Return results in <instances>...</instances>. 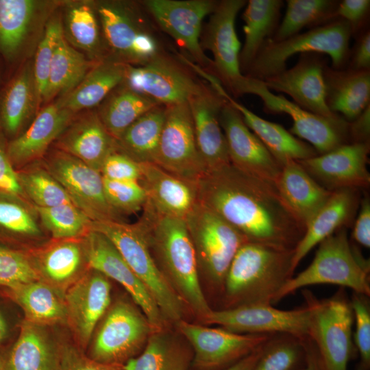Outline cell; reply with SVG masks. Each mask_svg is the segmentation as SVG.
<instances>
[{
    "mask_svg": "<svg viewBox=\"0 0 370 370\" xmlns=\"http://www.w3.org/2000/svg\"><path fill=\"white\" fill-rule=\"evenodd\" d=\"M195 186L197 202L249 242L293 250L305 233L273 184L244 173L231 164L206 172Z\"/></svg>",
    "mask_w": 370,
    "mask_h": 370,
    "instance_id": "6da1fadb",
    "label": "cell"
},
{
    "mask_svg": "<svg viewBox=\"0 0 370 370\" xmlns=\"http://www.w3.org/2000/svg\"><path fill=\"white\" fill-rule=\"evenodd\" d=\"M142 210L136 223L158 267L183 302L204 321L212 309L201 286L184 219L160 213L147 203Z\"/></svg>",
    "mask_w": 370,
    "mask_h": 370,
    "instance_id": "7a4b0ae2",
    "label": "cell"
},
{
    "mask_svg": "<svg viewBox=\"0 0 370 370\" xmlns=\"http://www.w3.org/2000/svg\"><path fill=\"white\" fill-rule=\"evenodd\" d=\"M294 249L284 250L246 242L238 250L225 277V307L271 305L293 277Z\"/></svg>",
    "mask_w": 370,
    "mask_h": 370,
    "instance_id": "3957f363",
    "label": "cell"
},
{
    "mask_svg": "<svg viewBox=\"0 0 370 370\" xmlns=\"http://www.w3.org/2000/svg\"><path fill=\"white\" fill-rule=\"evenodd\" d=\"M315 284L338 285L369 297V262L351 245L347 227L319 244L310 264L283 286L275 303L300 288Z\"/></svg>",
    "mask_w": 370,
    "mask_h": 370,
    "instance_id": "277c9868",
    "label": "cell"
},
{
    "mask_svg": "<svg viewBox=\"0 0 370 370\" xmlns=\"http://www.w3.org/2000/svg\"><path fill=\"white\" fill-rule=\"evenodd\" d=\"M352 32L348 23L341 19L310 29L284 40L269 39L262 46L245 76L264 81L286 69L288 60L295 54L315 52L328 56L332 67H346Z\"/></svg>",
    "mask_w": 370,
    "mask_h": 370,
    "instance_id": "5b68a950",
    "label": "cell"
},
{
    "mask_svg": "<svg viewBox=\"0 0 370 370\" xmlns=\"http://www.w3.org/2000/svg\"><path fill=\"white\" fill-rule=\"evenodd\" d=\"M90 229L105 235L143 282L158 305L164 320L177 322L184 313V302L158 267L145 237L135 223L92 221Z\"/></svg>",
    "mask_w": 370,
    "mask_h": 370,
    "instance_id": "8992f818",
    "label": "cell"
},
{
    "mask_svg": "<svg viewBox=\"0 0 370 370\" xmlns=\"http://www.w3.org/2000/svg\"><path fill=\"white\" fill-rule=\"evenodd\" d=\"M199 273L222 293L227 273L240 247L247 240L215 212L197 202L184 218Z\"/></svg>",
    "mask_w": 370,
    "mask_h": 370,
    "instance_id": "52a82bcc",
    "label": "cell"
},
{
    "mask_svg": "<svg viewBox=\"0 0 370 370\" xmlns=\"http://www.w3.org/2000/svg\"><path fill=\"white\" fill-rule=\"evenodd\" d=\"M311 310L310 338L314 343L323 370H347L356 348L352 337L354 321L344 288L322 300L304 294Z\"/></svg>",
    "mask_w": 370,
    "mask_h": 370,
    "instance_id": "ba28073f",
    "label": "cell"
},
{
    "mask_svg": "<svg viewBox=\"0 0 370 370\" xmlns=\"http://www.w3.org/2000/svg\"><path fill=\"white\" fill-rule=\"evenodd\" d=\"M245 94L259 97L267 113L288 114L293 120V126L288 131L308 142L318 154L325 153L349 143L348 122L344 119L332 120L310 112L283 95L273 94L262 81L245 75L237 86L234 96Z\"/></svg>",
    "mask_w": 370,
    "mask_h": 370,
    "instance_id": "9c48e42d",
    "label": "cell"
},
{
    "mask_svg": "<svg viewBox=\"0 0 370 370\" xmlns=\"http://www.w3.org/2000/svg\"><path fill=\"white\" fill-rule=\"evenodd\" d=\"M103 316L90 350L91 358L103 364L126 362L155 331L141 310L126 300L114 302Z\"/></svg>",
    "mask_w": 370,
    "mask_h": 370,
    "instance_id": "30bf717a",
    "label": "cell"
},
{
    "mask_svg": "<svg viewBox=\"0 0 370 370\" xmlns=\"http://www.w3.org/2000/svg\"><path fill=\"white\" fill-rule=\"evenodd\" d=\"M44 164L74 205L92 221H124L106 198L103 176L99 171L62 150L50 154Z\"/></svg>",
    "mask_w": 370,
    "mask_h": 370,
    "instance_id": "8fae6325",
    "label": "cell"
},
{
    "mask_svg": "<svg viewBox=\"0 0 370 370\" xmlns=\"http://www.w3.org/2000/svg\"><path fill=\"white\" fill-rule=\"evenodd\" d=\"M123 82L132 90L165 106L188 102L206 86L162 51L143 65L127 64Z\"/></svg>",
    "mask_w": 370,
    "mask_h": 370,
    "instance_id": "7c38bea8",
    "label": "cell"
},
{
    "mask_svg": "<svg viewBox=\"0 0 370 370\" xmlns=\"http://www.w3.org/2000/svg\"><path fill=\"white\" fill-rule=\"evenodd\" d=\"M166 107L153 164L192 184L206 173L188 102Z\"/></svg>",
    "mask_w": 370,
    "mask_h": 370,
    "instance_id": "4fadbf2b",
    "label": "cell"
},
{
    "mask_svg": "<svg viewBox=\"0 0 370 370\" xmlns=\"http://www.w3.org/2000/svg\"><path fill=\"white\" fill-rule=\"evenodd\" d=\"M103 32L116 61L143 65L162 51L147 21L136 11L116 3H103L97 9Z\"/></svg>",
    "mask_w": 370,
    "mask_h": 370,
    "instance_id": "5bb4252c",
    "label": "cell"
},
{
    "mask_svg": "<svg viewBox=\"0 0 370 370\" xmlns=\"http://www.w3.org/2000/svg\"><path fill=\"white\" fill-rule=\"evenodd\" d=\"M219 1L147 0L143 4L162 31L185 50L199 66L213 75V62L201 45L202 22Z\"/></svg>",
    "mask_w": 370,
    "mask_h": 370,
    "instance_id": "9a60e30c",
    "label": "cell"
},
{
    "mask_svg": "<svg viewBox=\"0 0 370 370\" xmlns=\"http://www.w3.org/2000/svg\"><path fill=\"white\" fill-rule=\"evenodd\" d=\"M311 310L304 308L284 310L271 305H245L212 310L204 321L238 334H286L310 338Z\"/></svg>",
    "mask_w": 370,
    "mask_h": 370,
    "instance_id": "2e32d148",
    "label": "cell"
},
{
    "mask_svg": "<svg viewBox=\"0 0 370 370\" xmlns=\"http://www.w3.org/2000/svg\"><path fill=\"white\" fill-rule=\"evenodd\" d=\"M177 326L193 349V365L201 370H223L256 350L273 334H238L180 320Z\"/></svg>",
    "mask_w": 370,
    "mask_h": 370,
    "instance_id": "e0dca14e",
    "label": "cell"
},
{
    "mask_svg": "<svg viewBox=\"0 0 370 370\" xmlns=\"http://www.w3.org/2000/svg\"><path fill=\"white\" fill-rule=\"evenodd\" d=\"M245 0H222L210 14L205 26L201 45L213 56V75L232 95L243 79L239 62L241 42L235 23Z\"/></svg>",
    "mask_w": 370,
    "mask_h": 370,
    "instance_id": "ac0fdd59",
    "label": "cell"
},
{
    "mask_svg": "<svg viewBox=\"0 0 370 370\" xmlns=\"http://www.w3.org/2000/svg\"><path fill=\"white\" fill-rule=\"evenodd\" d=\"M82 246L88 267L122 285L153 329H163L164 319L158 305L114 244L102 233L90 229L84 234Z\"/></svg>",
    "mask_w": 370,
    "mask_h": 370,
    "instance_id": "d6986e66",
    "label": "cell"
},
{
    "mask_svg": "<svg viewBox=\"0 0 370 370\" xmlns=\"http://www.w3.org/2000/svg\"><path fill=\"white\" fill-rule=\"evenodd\" d=\"M219 122L230 164L244 173L274 185L282 166L247 126L240 112L226 100L220 112Z\"/></svg>",
    "mask_w": 370,
    "mask_h": 370,
    "instance_id": "ffe728a7",
    "label": "cell"
},
{
    "mask_svg": "<svg viewBox=\"0 0 370 370\" xmlns=\"http://www.w3.org/2000/svg\"><path fill=\"white\" fill-rule=\"evenodd\" d=\"M326 64L323 54L301 53L293 67L262 82L269 90L288 95L293 103L310 112L332 120L343 119L332 113L325 102L323 69Z\"/></svg>",
    "mask_w": 370,
    "mask_h": 370,
    "instance_id": "44dd1931",
    "label": "cell"
},
{
    "mask_svg": "<svg viewBox=\"0 0 370 370\" xmlns=\"http://www.w3.org/2000/svg\"><path fill=\"white\" fill-rule=\"evenodd\" d=\"M369 152L370 143H349L325 153L298 162L328 190H361L370 185L367 169Z\"/></svg>",
    "mask_w": 370,
    "mask_h": 370,
    "instance_id": "7402d4cb",
    "label": "cell"
},
{
    "mask_svg": "<svg viewBox=\"0 0 370 370\" xmlns=\"http://www.w3.org/2000/svg\"><path fill=\"white\" fill-rule=\"evenodd\" d=\"M225 99L210 85L188 101L197 148L206 173L230 164L225 135L219 122Z\"/></svg>",
    "mask_w": 370,
    "mask_h": 370,
    "instance_id": "603a6c76",
    "label": "cell"
},
{
    "mask_svg": "<svg viewBox=\"0 0 370 370\" xmlns=\"http://www.w3.org/2000/svg\"><path fill=\"white\" fill-rule=\"evenodd\" d=\"M110 293L108 278L92 269L66 291L64 297L67 319L83 344L89 341L97 323L110 307Z\"/></svg>",
    "mask_w": 370,
    "mask_h": 370,
    "instance_id": "cb8c5ba5",
    "label": "cell"
},
{
    "mask_svg": "<svg viewBox=\"0 0 370 370\" xmlns=\"http://www.w3.org/2000/svg\"><path fill=\"white\" fill-rule=\"evenodd\" d=\"M360 190L343 188L332 191L325 204L308 224L304 234L294 249L293 268L323 240L353 223L359 208Z\"/></svg>",
    "mask_w": 370,
    "mask_h": 370,
    "instance_id": "d4e9b609",
    "label": "cell"
},
{
    "mask_svg": "<svg viewBox=\"0 0 370 370\" xmlns=\"http://www.w3.org/2000/svg\"><path fill=\"white\" fill-rule=\"evenodd\" d=\"M210 85L240 112L247 126L282 166L289 160L301 161L318 155L310 144L295 136L281 125L263 119L237 102L219 80H213Z\"/></svg>",
    "mask_w": 370,
    "mask_h": 370,
    "instance_id": "484cf974",
    "label": "cell"
},
{
    "mask_svg": "<svg viewBox=\"0 0 370 370\" xmlns=\"http://www.w3.org/2000/svg\"><path fill=\"white\" fill-rule=\"evenodd\" d=\"M274 186L296 220L305 228L331 196L298 161L283 164Z\"/></svg>",
    "mask_w": 370,
    "mask_h": 370,
    "instance_id": "4316f807",
    "label": "cell"
},
{
    "mask_svg": "<svg viewBox=\"0 0 370 370\" xmlns=\"http://www.w3.org/2000/svg\"><path fill=\"white\" fill-rule=\"evenodd\" d=\"M139 182L147 194L146 203L163 214L184 219L197 203L195 184L183 180L153 163H140Z\"/></svg>",
    "mask_w": 370,
    "mask_h": 370,
    "instance_id": "83f0119b",
    "label": "cell"
},
{
    "mask_svg": "<svg viewBox=\"0 0 370 370\" xmlns=\"http://www.w3.org/2000/svg\"><path fill=\"white\" fill-rule=\"evenodd\" d=\"M325 102L330 110L350 122L370 105V70L323 69Z\"/></svg>",
    "mask_w": 370,
    "mask_h": 370,
    "instance_id": "f1b7e54d",
    "label": "cell"
},
{
    "mask_svg": "<svg viewBox=\"0 0 370 370\" xmlns=\"http://www.w3.org/2000/svg\"><path fill=\"white\" fill-rule=\"evenodd\" d=\"M72 114L58 103L43 108L25 132L10 144V160L17 165L37 160L66 128Z\"/></svg>",
    "mask_w": 370,
    "mask_h": 370,
    "instance_id": "f546056e",
    "label": "cell"
},
{
    "mask_svg": "<svg viewBox=\"0 0 370 370\" xmlns=\"http://www.w3.org/2000/svg\"><path fill=\"white\" fill-rule=\"evenodd\" d=\"M60 136L59 146L62 151L99 172L106 158L117 150L116 140L95 114L77 121L66 128Z\"/></svg>",
    "mask_w": 370,
    "mask_h": 370,
    "instance_id": "4dcf8cb0",
    "label": "cell"
},
{
    "mask_svg": "<svg viewBox=\"0 0 370 370\" xmlns=\"http://www.w3.org/2000/svg\"><path fill=\"white\" fill-rule=\"evenodd\" d=\"M60 352L43 325L23 322L7 360L6 370H60Z\"/></svg>",
    "mask_w": 370,
    "mask_h": 370,
    "instance_id": "1f68e13d",
    "label": "cell"
},
{
    "mask_svg": "<svg viewBox=\"0 0 370 370\" xmlns=\"http://www.w3.org/2000/svg\"><path fill=\"white\" fill-rule=\"evenodd\" d=\"M282 0H249L243 13L245 41L239 62L245 75L264 44L272 38L280 24Z\"/></svg>",
    "mask_w": 370,
    "mask_h": 370,
    "instance_id": "d6a6232c",
    "label": "cell"
},
{
    "mask_svg": "<svg viewBox=\"0 0 370 370\" xmlns=\"http://www.w3.org/2000/svg\"><path fill=\"white\" fill-rule=\"evenodd\" d=\"M126 68L127 64L114 60L101 62L58 103L72 113L98 105L123 83Z\"/></svg>",
    "mask_w": 370,
    "mask_h": 370,
    "instance_id": "836d02e7",
    "label": "cell"
},
{
    "mask_svg": "<svg viewBox=\"0 0 370 370\" xmlns=\"http://www.w3.org/2000/svg\"><path fill=\"white\" fill-rule=\"evenodd\" d=\"M166 112L159 105L140 116L116 140L117 151L138 163H153Z\"/></svg>",
    "mask_w": 370,
    "mask_h": 370,
    "instance_id": "e575fe53",
    "label": "cell"
},
{
    "mask_svg": "<svg viewBox=\"0 0 370 370\" xmlns=\"http://www.w3.org/2000/svg\"><path fill=\"white\" fill-rule=\"evenodd\" d=\"M10 294L29 322L45 325L67 319L64 297L50 284L34 281L10 289Z\"/></svg>",
    "mask_w": 370,
    "mask_h": 370,
    "instance_id": "d590c367",
    "label": "cell"
},
{
    "mask_svg": "<svg viewBox=\"0 0 370 370\" xmlns=\"http://www.w3.org/2000/svg\"><path fill=\"white\" fill-rule=\"evenodd\" d=\"M191 356L173 334L162 330L149 336L142 353L128 360L124 370H188Z\"/></svg>",
    "mask_w": 370,
    "mask_h": 370,
    "instance_id": "8d00e7d4",
    "label": "cell"
},
{
    "mask_svg": "<svg viewBox=\"0 0 370 370\" xmlns=\"http://www.w3.org/2000/svg\"><path fill=\"white\" fill-rule=\"evenodd\" d=\"M124 83V82H123ZM109 94L102 106L99 118L108 133L116 140L123 132L143 114L162 105L138 93L126 84Z\"/></svg>",
    "mask_w": 370,
    "mask_h": 370,
    "instance_id": "74e56055",
    "label": "cell"
},
{
    "mask_svg": "<svg viewBox=\"0 0 370 370\" xmlns=\"http://www.w3.org/2000/svg\"><path fill=\"white\" fill-rule=\"evenodd\" d=\"M36 101L33 70L27 66L10 83L1 101V119L8 133L18 132L32 114Z\"/></svg>",
    "mask_w": 370,
    "mask_h": 370,
    "instance_id": "f35d334b",
    "label": "cell"
},
{
    "mask_svg": "<svg viewBox=\"0 0 370 370\" xmlns=\"http://www.w3.org/2000/svg\"><path fill=\"white\" fill-rule=\"evenodd\" d=\"M336 0H287L285 14L271 38L279 42L299 34L304 27L310 29L334 20Z\"/></svg>",
    "mask_w": 370,
    "mask_h": 370,
    "instance_id": "ab89813d",
    "label": "cell"
},
{
    "mask_svg": "<svg viewBox=\"0 0 370 370\" xmlns=\"http://www.w3.org/2000/svg\"><path fill=\"white\" fill-rule=\"evenodd\" d=\"M90 67V62L84 55L62 37L54 51L44 101L71 91L84 79Z\"/></svg>",
    "mask_w": 370,
    "mask_h": 370,
    "instance_id": "60d3db41",
    "label": "cell"
},
{
    "mask_svg": "<svg viewBox=\"0 0 370 370\" xmlns=\"http://www.w3.org/2000/svg\"><path fill=\"white\" fill-rule=\"evenodd\" d=\"M84 260L86 258L82 244L65 240L43 251L37 266L50 285L55 287L73 281L81 271Z\"/></svg>",
    "mask_w": 370,
    "mask_h": 370,
    "instance_id": "b9f144b4",
    "label": "cell"
},
{
    "mask_svg": "<svg viewBox=\"0 0 370 370\" xmlns=\"http://www.w3.org/2000/svg\"><path fill=\"white\" fill-rule=\"evenodd\" d=\"M37 4L31 0H0V49L7 56L22 45Z\"/></svg>",
    "mask_w": 370,
    "mask_h": 370,
    "instance_id": "7bdbcfd3",
    "label": "cell"
},
{
    "mask_svg": "<svg viewBox=\"0 0 370 370\" xmlns=\"http://www.w3.org/2000/svg\"><path fill=\"white\" fill-rule=\"evenodd\" d=\"M305 339L286 334H273L253 370L298 369L304 363Z\"/></svg>",
    "mask_w": 370,
    "mask_h": 370,
    "instance_id": "ee69618b",
    "label": "cell"
},
{
    "mask_svg": "<svg viewBox=\"0 0 370 370\" xmlns=\"http://www.w3.org/2000/svg\"><path fill=\"white\" fill-rule=\"evenodd\" d=\"M42 225L58 239H70L85 234L92 221L73 204L53 207L35 206Z\"/></svg>",
    "mask_w": 370,
    "mask_h": 370,
    "instance_id": "f6af8a7d",
    "label": "cell"
},
{
    "mask_svg": "<svg viewBox=\"0 0 370 370\" xmlns=\"http://www.w3.org/2000/svg\"><path fill=\"white\" fill-rule=\"evenodd\" d=\"M18 177L23 193L35 206L48 208L73 204L63 187L45 169L34 168Z\"/></svg>",
    "mask_w": 370,
    "mask_h": 370,
    "instance_id": "bcb514c9",
    "label": "cell"
},
{
    "mask_svg": "<svg viewBox=\"0 0 370 370\" xmlns=\"http://www.w3.org/2000/svg\"><path fill=\"white\" fill-rule=\"evenodd\" d=\"M62 37L63 32L60 21H52L47 25L38 46L33 69L38 101L45 99L54 51Z\"/></svg>",
    "mask_w": 370,
    "mask_h": 370,
    "instance_id": "7dc6e473",
    "label": "cell"
},
{
    "mask_svg": "<svg viewBox=\"0 0 370 370\" xmlns=\"http://www.w3.org/2000/svg\"><path fill=\"white\" fill-rule=\"evenodd\" d=\"M106 198L119 214H130L143 210L147 194L139 181H115L103 177Z\"/></svg>",
    "mask_w": 370,
    "mask_h": 370,
    "instance_id": "c3c4849f",
    "label": "cell"
},
{
    "mask_svg": "<svg viewBox=\"0 0 370 370\" xmlns=\"http://www.w3.org/2000/svg\"><path fill=\"white\" fill-rule=\"evenodd\" d=\"M69 33L75 42L88 51L98 48L99 29L92 8L86 3L72 7L68 14Z\"/></svg>",
    "mask_w": 370,
    "mask_h": 370,
    "instance_id": "681fc988",
    "label": "cell"
},
{
    "mask_svg": "<svg viewBox=\"0 0 370 370\" xmlns=\"http://www.w3.org/2000/svg\"><path fill=\"white\" fill-rule=\"evenodd\" d=\"M39 278L37 269L23 254L0 247V286L12 289Z\"/></svg>",
    "mask_w": 370,
    "mask_h": 370,
    "instance_id": "f907efd6",
    "label": "cell"
},
{
    "mask_svg": "<svg viewBox=\"0 0 370 370\" xmlns=\"http://www.w3.org/2000/svg\"><path fill=\"white\" fill-rule=\"evenodd\" d=\"M368 297L353 292L350 300L356 323L353 341L360 358L357 370L370 369V306Z\"/></svg>",
    "mask_w": 370,
    "mask_h": 370,
    "instance_id": "816d5d0a",
    "label": "cell"
},
{
    "mask_svg": "<svg viewBox=\"0 0 370 370\" xmlns=\"http://www.w3.org/2000/svg\"><path fill=\"white\" fill-rule=\"evenodd\" d=\"M0 227L20 236L36 238L42 232L34 217L23 205L0 200Z\"/></svg>",
    "mask_w": 370,
    "mask_h": 370,
    "instance_id": "f5cc1de1",
    "label": "cell"
},
{
    "mask_svg": "<svg viewBox=\"0 0 370 370\" xmlns=\"http://www.w3.org/2000/svg\"><path fill=\"white\" fill-rule=\"evenodd\" d=\"M103 178L115 181H139L140 164L116 150L105 160L101 169Z\"/></svg>",
    "mask_w": 370,
    "mask_h": 370,
    "instance_id": "db71d44e",
    "label": "cell"
},
{
    "mask_svg": "<svg viewBox=\"0 0 370 370\" xmlns=\"http://www.w3.org/2000/svg\"><path fill=\"white\" fill-rule=\"evenodd\" d=\"M370 11L369 0L338 1L334 12V20L341 19L349 25L352 37L367 27Z\"/></svg>",
    "mask_w": 370,
    "mask_h": 370,
    "instance_id": "11a10c76",
    "label": "cell"
},
{
    "mask_svg": "<svg viewBox=\"0 0 370 370\" xmlns=\"http://www.w3.org/2000/svg\"><path fill=\"white\" fill-rule=\"evenodd\" d=\"M60 370H116L113 365L97 362L83 355L73 346H64L60 351Z\"/></svg>",
    "mask_w": 370,
    "mask_h": 370,
    "instance_id": "9f6ffc18",
    "label": "cell"
},
{
    "mask_svg": "<svg viewBox=\"0 0 370 370\" xmlns=\"http://www.w3.org/2000/svg\"><path fill=\"white\" fill-rule=\"evenodd\" d=\"M352 48L349 49L345 68L355 71L370 70V29L367 27L356 36Z\"/></svg>",
    "mask_w": 370,
    "mask_h": 370,
    "instance_id": "6f0895ef",
    "label": "cell"
},
{
    "mask_svg": "<svg viewBox=\"0 0 370 370\" xmlns=\"http://www.w3.org/2000/svg\"><path fill=\"white\" fill-rule=\"evenodd\" d=\"M358 213L354 224L352 238L359 245L370 247V199L365 195L361 197Z\"/></svg>",
    "mask_w": 370,
    "mask_h": 370,
    "instance_id": "680465c9",
    "label": "cell"
},
{
    "mask_svg": "<svg viewBox=\"0 0 370 370\" xmlns=\"http://www.w3.org/2000/svg\"><path fill=\"white\" fill-rule=\"evenodd\" d=\"M0 190L14 195H21L23 190L18 175L14 171L10 160L0 146Z\"/></svg>",
    "mask_w": 370,
    "mask_h": 370,
    "instance_id": "91938a15",
    "label": "cell"
},
{
    "mask_svg": "<svg viewBox=\"0 0 370 370\" xmlns=\"http://www.w3.org/2000/svg\"><path fill=\"white\" fill-rule=\"evenodd\" d=\"M348 134L349 143H370V105L348 122Z\"/></svg>",
    "mask_w": 370,
    "mask_h": 370,
    "instance_id": "94428289",
    "label": "cell"
},
{
    "mask_svg": "<svg viewBox=\"0 0 370 370\" xmlns=\"http://www.w3.org/2000/svg\"><path fill=\"white\" fill-rule=\"evenodd\" d=\"M305 360L301 368L297 370H323L316 347L310 338L304 340Z\"/></svg>",
    "mask_w": 370,
    "mask_h": 370,
    "instance_id": "6125c7cd",
    "label": "cell"
},
{
    "mask_svg": "<svg viewBox=\"0 0 370 370\" xmlns=\"http://www.w3.org/2000/svg\"><path fill=\"white\" fill-rule=\"evenodd\" d=\"M265 343L262 344L250 354L223 370H253L263 352Z\"/></svg>",
    "mask_w": 370,
    "mask_h": 370,
    "instance_id": "be15d7a7",
    "label": "cell"
},
{
    "mask_svg": "<svg viewBox=\"0 0 370 370\" xmlns=\"http://www.w3.org/2000/svg\"><path fill=\"white\" fill-rule=\"evenodd\" d=\"M8 325L2 311L0 310V343L8 335Z\"/></svg>",
    "mask_w": 370,
    "mask_h": 370,
    "instance_id": "e7e4bbea",
    "label": "cell"
},
{
    "mask_svg": "<svg viewBox=\"0 0 370 370\" xmlns=\"http://www.w3.org/2000/svg\"><path fill=\"white\" fill-rule=\"evenodd\" d=\"M0 369H1V364H0Z\"/></svg>",
    "mask_w": 370,
    "mask_h": 370,
    "instance_id": "03108f58",
    "label": "cell"
}]
</instances>
